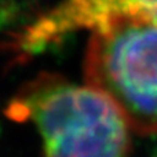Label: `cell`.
<instances>
[{
    "label": "cell",
    "mask_w": 157,
    "mask_h": 157,
    "mask_svg": "<svg viewBox=\"0 0 157 157\" xmlns=\"http://www.w3.org/2000/svg\"><path fill=\"white\" fill-rule=\"evenodd\" d=\"M84 78L117 106L131 130L157 134L155 22L127 11H110L91 29Z\"/></svg>",
    "instance_id": "2"
},
{
    "label": "cell",
    "mask_w": 157,
    "mask_h": 157,
    "mask_svg": "<svg viewBox=\"0 0 157 157\" xmlns=\"http://www.w3.org/2000/svg\"><path fill=\"white\" fill-rule=\"evenodd\" d=\"M6 114L32 121L43 157H128L130 125L106 95L90 86L41 72L19 88Z\"/></svg>",
    "instance_id": "1"
},
{
    "label": "cell",
    "mask_w": 157,
    "mask_h": 157,
    "mask_svg": "<svg viewBox=\"0 0 157 157\" xmlns=\"http://www.w3.org/2000/svg\"><path fill=\"white\" fill-rule=\"evenodd\" d=\"M110 11H127L141 15L157 25V0H106Z\"/></svg>",
    "instance_id": "3"
}]
</instances>
